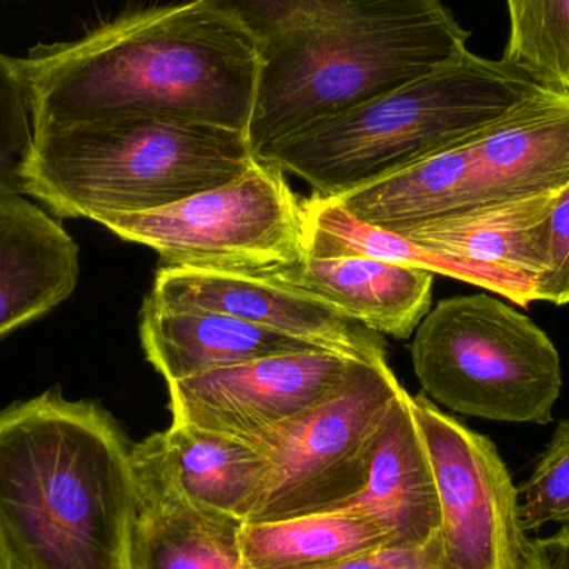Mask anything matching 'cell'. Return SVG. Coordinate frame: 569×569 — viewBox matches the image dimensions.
I'll list each match as a JSON object with an SVG mask.
<instances>
[{"label": "cell", "mask_w": 569, "mask_h": 569, "mask_svg": "<svg viewBox=\"0 0 569 569\" xmlns=\"http://www.w3.org/2000/svg\"><path fill=\"white\" fill-rule=\"evenodd\" d=\"M327 569H447L443 560L441 537H435L423 547L395 548L383 547L378 550L357 555L350 560L341 561Z\"/></svg>", "instance_id": "4316f807"}, {"label": "cell", "mask_w": 569, "mask_h": 569, "mask_svg": "<svg viewBox=\"0 0 569 569\" xmlns=\"http://www.w3.org/2000/svg\"><path fill=\"white\" fill-rule=\"evenodd\" d=\"M390 365L353 361L323 400L252 445L267 475L247 523L335 510L360 493L375 438L400 397Z\"/></svg>", "instance_id": "ba28073f"}, {"label": "cell", "mask_w": 569, "mask_h": 569, "mask_svg": "<svg viewBox=\"0 0 569 569\" xmlns=\"http://www.w3.org/2000/svg\"><path fill=\"white\" fill-rule=\"evenodd\" d=\"M239 541L247 569H327L388 547L377 523L347 510L246 523Z\"/></svg>", "instance_id": "44dd1931"}, {"label": "cell", "mask_w": 569, "mask_h": 569, "mask_svg": "<svg viewBox=\"0 0 569 569\" xmlns=\"http://www.w3.org/2000/svg\"><path fill=\"white\" fill-rule=\"evenodd\" d=\"M481 206L569 186V92L540 89L473 136Z\"/></svg>", "instance_id": "9a60e30c"}, {"label": "cell", "mask_w": 569, "mask_h": 569, "mask_svg": "<svg viewBox=\"0 0 569 569\" xmlns=\"http://www.w3.org/2000/svg\"><path fill=\"white\" fill-rule=\"evenodd\" d=\"M351 363L330 351H297L173 381L172 421L253 445L328 397Z\"/></svg>", "instance_id": "30bf717a"}, {"label": "cell", "mask_w": 569, "mask_h": 569, "mask_svg": "<svg viewBox=\"0 0 569 569\" xmlns=\"http://www.w3.org/2000/svg\"><path fill=\"white\" fill-rule=\"evenodd\" d=\"M561 190L483 203L395 233L435 252L535 282L547 270L548 220Z\"/></svg>", "instance_id": "ac0fdd59"}, {"label": "cell", "mask_w": 569, "mask_h": 569, "mask_svg": "<svg viewBox=\"0 0 569 569\" xmlns=\"http://www.w3.org/2000/svg\"><path fill=\"white\" fill-rule=\"evenodd\" d=\"M537 301L569 305V186L561 190L548 220L547 270L533 282Z\"/></svg>", "instance_id": "484cf974"}, {"label": "cell", "mask_w": 569, "mask_h": 569, "mask_svg": "<svg viewBox=\"0 0 569 569\" xmlns=\"http://www.w3.org/2000/svg\"><path fill=\"white\" fill-rule=\"evenodd\" d=\"M256 162L246 132L160 117L36 129L27 196L57 217L162 209L242 177Z\"/></svg>", "instance_id": "5b68a950"}, {"label": "cell", "mask_w": 569, "mask_h": 569, "mask_svg": "<svg viewBox=\"0 0 569 569\" xmlns=\"http://www.w3.org/2000/svg\"><path fill=\"white\" fill-rule=\"evenodd\" d=\"M140 341L167 385L260 358L320 350L229 315L163 307L149 295L140 310Z\"/></svg>", "instance_id": "e0dca14e"}, {"label": "cell", "mask_w": 569, "mask_h": 569, "mask_svg": "<svg viewBox=\"0 0 569 569\" xmlns=\"http://www.w3.org/2000/svg\"><path fill=\"white\" fill-rule=\"evenodd\" d=\"M259 52L247 127L253 156L468 52L441 0H212Z\"/></svg>", "instance_id": "7a4b0ae2"}, {"label": "cell", "mask_w": 569, "mask_h": 569, "mask_svg": "<svg viewBox=\"0 0 569 569\" xmlns=\"http://www.w3.org/2000/svg\"><path fill=\"white\" fill-rule=\"evenodd\" d=\"M240 528L190 511L137 505L132 569H247Z\"/></svg>", "instance_id": "7402d4cb"}, {"label": "cell", "mask_w": 569, "mask_h": 569, "mask_svg": "<svg viewBox=\"0 0 569 569\" xmlns=\"http://www.w3.org/2000/svg\"><path fill=\"white\" fill-rule=\"evenodd\" d=\"M505 62L545 89L569 92V0H507Z\"/></svg>", "instance_id": "603a6c76"}, {"label": "cell", "mask_w": 569, "mask_h": 569, "mask_svg": "<svg viewBox=\"0 0 569 569\" xmlns=\"http://www.w3.org/2000/svg\"><path fill=\"white\" fill-rule=\"evenodd\" d=\"M305 256H367L400 266L415 267L485 288L498 297L527 308L537 301L533 280L493 267L467 262L457 257L418 246L390 230L378 229L355 219L331 197L313 196L301 200Z\"/></svg>", "instance_id": "d6986e66"}, {"label": "cell", "mask_w": 569, "mask_h": 569, "mask_svg": "<svg viewBox=\"0 0 569 569\" xmlns=\"http://www.w3.org/2000/svg\"><path fill=\"white\" fill-rule=\"evenodd\" d=\"M335 510L370 518L387 535L388 547H423L440 535L433 470L405 388L375 438L365 487Z\"/></svg>", "instance_id": "5bb4252c"}, {"label": "cell", "mask_w": 569, "mask_h": 569, "mask_svg": "<svg viewBox=\"0 0 569 569\" xmlns=\"http://www.w3.org/2000/svg\"><path fill=\"white\" fill-rule=\"evenodd\" d=\"M473 136L331 199L360 222L390 232L481 206Z\"/></svg>", "instance_id": "ffe728a7"}, {"label": "cell", "mask_w": 569, "mask_h": 569, "mask_svg": "<svg viewBox=\"0 0 569 569\" xmlns=\"http://www.w3.org/2000/svg\"><path fill=\"white\" fill-rule=\"evenodd\" d=\"M132 448L59 388L0 410V569H132Z\"/></svg>", "instance_id": "3957f363"}, {"label": "cell", "mask_w": 569, "mask_h": 569, "mask_svg": "<svg viewBox=\"0 0 569 569\" xmlns=\"http://www.w3.org/2000/svg\"><path fill=\"white\" fill-rule=\"evenodd\" d=\"M267 467L252 445L176 421L132 448L139 507L190 511L227 523L250 520Z\"/></svg>", "instance_id": "8fae6325"}, {"label": "cell", "mask_w": 569, "mask_h": 569, "mask_svg": "<svg viewBox=\"0 0 569 569\" xmlns=\"http://www.w3.org/2000/svg\"><path fill=\"white\" fill-rule=\"evenodd\" d=\"M545 87L511 63L465 52L370 102L266 147L257 159L317 196L340 197L463 142Z\"/></svg>", "instance_id": "277c9868"}, {"label": "cell", "mask_w": 569, "mask_h": 569, "mask_svg": "<svg viewBox=\"0 0 569 569\" xmlns=\"http://www.w3.org/2000/svg\"><path fill=\"white\" fill-rule=\"evenodd\" d=\"M263 276L397 340L415 335L433 298V273L367 256H305Z\"/></svg>", "instance_id": "4fadbf2b"}, {"label": "cell", "mask_w": 569, "mask_h": 569, "mask_svg": "<svg viewBox=\"0 0 569 569\" xmlns=\"http://www.w3.org/2000/svg\"><path fill=\"white\" fill-rule=\"evenodd\" d=\"M93 222L149 247L163 267L263 276L305 257L301 200L280 167L257 157L232 182L162 209L107 213Z\"/></svg>", "instance_id": "52a82bcc"}, {"label": "cell", "mask_w": 569, "mask_h": 569, "mask_svg": "<svg viewBox=\"0 0 569 569\" xmlns=\"http://www.w3.org/2000/svg\"><path fill=\"white\" fill-rule=\"evenodd\" d=\"M411 408L437 485L445 568L523 569L520 491L493 441L425 393L411 397Z\"/></svg>", "instance_id": "9c48e42d"}, {"label": "cell", "mask_w": 569, "mask_h": 569, "mask_svg": "<svg viewBox=\"0 0 569 569\" xmlns=\"http://www.w3.org/2000/svg\"><path fill=\"white\" fill-rule=\"evenodd\" d=\"M149 297L177 310L216 311L250 321L351 361L388 363L380 333L266 276L160 267Z\"/></svg>", "instance_id": "7c38bea8"}, {"label": "cell", "mask_w": 569, "mask_h": 569, "mask_svg": "<svg viewBox=\"0 0 569 569\" xmlns=\"http://www.w3.org/2000/svg\"><path fill=\"white\" fill-rule=\"evenodd\" d=\"M521 527L537 531L547 525L569 528V417L558 423L550 443L521 487Z\"/></svg>", "instance_id": "d4e9b609"}, {"label": "cell", "mask_w": 569, "mask_h": 569, "mask_svg": "<svg viewBox=\"0 0 569 569\" xmlns=\"http://www.w3.org/2000/svg\"><path fill=\"white\" fill-rule=\"evenodd\" d=\"M33 130L116 117H160L247 132L259 52L212 0L122 13L80 39L20 59Z\"/></svg>", "instance_id": "6da1fadb"}, {"label": "cell", "mask_w": 569, "mask_h": 569, "mask_svg": "<svg viewBox=\"0 0 569 569\" xmlns=\"http://www.w3.org/2000/svg\"><path fill=\"white\" fill-rule=\"evenodd\" d=\"M411 361L431 401L481 420L551 423L563 388L550 337L490 293L458 295L431 308L415 331Z\"/></svg>", "instance_id": "8992f818"}, {"label": "cell", "mask_w": 569, "mask_h": 569, "mask_svg": "<svg viewBox=\"0 0 569 569\" xmlns=\"http://www.w3.org/2000/svg\"><path fill=\"white\" fill-rule=\"evenodd\" d=\"M33 136L32 102L22 63L0 52V196L27 193Z\"/></svg>", "instance_id": "cb8c5ba5"}, {"label": "cell", "mask_w": 569, "mask_h": 569, "mask_svg": "<svg viewBox=\"0 0 569 569\" xmlns=\"http://www.w3.org/2000/svg\"><path fill=\"white\" fill-rule=\"evenodd\" d=\"M523 569H569V528L548 538L528 540Z\"/></svg>", "instance_id": "83f0119b"}, {"label": "cell", "mask_w": 569, "mask_h": 569, "mask_svg": "<svg viewBox=\"0 0 569 569\" xmlns=\"http://www.w3.org/2000/svg\"><path fill=\"white\" fill-rule=\"evenodd\" d=\"M79 270L59 220L23 196H0V338L67 300Z\"/></svg>", "instance_id": "2e32d148"}]
</instances>
